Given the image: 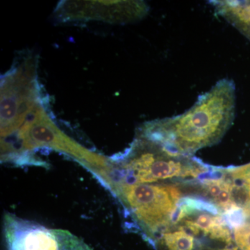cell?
Instances as JSON below:
<instances>
[{"mask_svg":"<svg viewBox=\"0 0 250 250\" xmlns=\"http://www.w3.org/2000/svg\"><path fill=\"white\" fill-rule=\"evenodd\" d=\"M235 111V86L223 80L179 116L147 122L139 136L170 152L188 156L218 143L231 126Z\"/></svg>","mask_w":250,"mask_h":250,"instance_id":"cell-1","label":"cell"},{"mask_svg":"<svg viewBox=\"0 0 250 250\" xmlns=\"http://www.w3.org/2000/svg\"><path fill=\"white\" fill-rule=\"evenodd\" d=\"M149 6L142 1H61L54 11L59 22L96 21L126 24L146 17Z\"/></svg>","mask_w":250,"mask_h":250,"instance_id":"cell-2","label":"cell"},{"mask_svg":"<svg viewBox=\"0 0 250 250\" xmlns=\"http://www.w3.org/2000/svg\"><path fill=\"white\" fill-rule=\"evenodd\" d=\"M128 200L144 221L157 227L156 231L171 225L170 218L176 208L169 186H138L131 188Z\"/></svg>","mask_w":250,"mask_h":250,"instance_id":"cell-3","label":"cell"},{"mask_svg":"<svg viewBox=\"0 0 250 250\" xmlns=\"http://www.w3.org/2000/svg\"><path fill=\"white\" fill-rule=\"evenodd\" d=\"M155 242L158 250H203L195 236L183 228L163 233Z\"/></svg>","mask_w":250,"mask_h":250,"instance_id":"cell-4","label":"cell"},{"mask_svg":"<svg viewBox=\"0 0 250 250\" xmlns=\"http://www.w3.org/2000/svg\"><path fill=\"white\" fill-rule=\"evenodd\" d=\"M56 241L46 250H93L82 238L70 231L54 229Z\"/></svg>","mask_w":250,"mask_h":250,"instance_id":"cell-5","label":"cell"},{"mask_svg":"<svg viewBox=\"0 0 250 250\" xmlns=\"http://www.w3.org/2000/svg\"><path fill=\"white\" fill-rule=\"evenodd\" d=\"M233 240L236 246L243 250H250V223H246L234 229Z\"/></svg>","mask_w":250,"mask_h":250,"instance_id":"cell-6","label":"cell"},{"mask_svg":"<svg viewBox=\"0 0 250 250\" xmlns=\"http://www.w3.org/2000/svg\"><path fill=\"white\" fill-rule=\"evenodd\" d=\"M240 169L245 174H250V165L243 166V167H240Z\"/></svg>","mask_w":250,"mask_h":250,"instance_id":"cell-7","label":"cell"}]
</instances>
